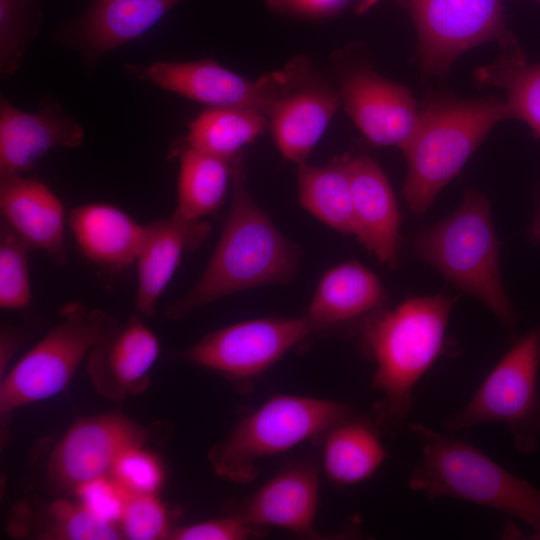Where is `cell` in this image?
<instances>
[{"label": "cell", "instance_id": "obj_1", "mask_svg": "<svg viewBox=\"0 0 540 540\" xmlns=\"http://www.w3.org/2000/svg\"><path fill=\"white\" fill-rule=\"evenodd\" d=\"M454 301L442 293L412 297L361 322V344L376 366L371 385L381 394L373 407L380 431L409 428L414 389L444 350Z\"/></svg>", "mask_w": 540, "mask_h": 540}, {"label": "cell", "instance_id": "obj_2", "mask_svg": "<svg viewBox=\"0 0 540 540\" xmlns=\"http://www.w3.org/2000/svg\"><path fill=\"white\" fill-rule=\"evenodd\" d=\"M297 259L295 246L252 200L241 153L232 159L231 206L216 248L196 284L164 313L180 319L235 292L285 282Z\"/></svg>", "mask_w": 540, "mask_h": 540}, {"label": "cell", "instance_id": "obj_3", "mask_svg": "<svg viewBox=\"0 0 540 540\" xmlns=\"http://www.w3.org/2000/svg\"><path fill=\"white\" fill-rule=\"evenodd\" d=\"M508 119L504 100L441 95L420 108L418 127L401 149L407 173L403 195L409 209L424 214L460 172L493 127Z\"/></svg>", "mask_w": 540, "mask_h": 540}, {"label": "cell", "instance_id": "obj_4", "mask_svg": "<svg viewBox=\"0 0 540 540\" xmlns=\"http://www.w3.org/2000/svg\"><path fill=\"white\" fill-rule=\"evenodd\" d=\"M409 430L421 449L410 489L430 498L453 497L493 508L522 520L540 539V489L450 432L419 423L410 424Z\"/></svg>", "mask_w": 540, "mask_h": 540}, {"label": "cell", "instance_id": "obj_5", "mask_svg": "<svg viewBox=\"0 0 540 540\" xmlns=\"http://www.w3.org/2000/svg\"><path fill=\"white\" fill-rule=\"evenodd\" d=\"M414 249L447 281L487 305L503 324L514 325L500 274V242L485 196L467 189L455 211L418 235Z\"/></svg>", "mask_w": 540, "mask_h": 540}, {"label": "cell", "instance_id": "obj_6", "mask_svg": "<svg viewBox=\"0 0 540 540\" xmlns=\"http://www.w3.org/2000/svg\"><path fill=\"white\" fill-rule=\"evenodd\" d=\"M352 415L353 409L345 403L276 394L242 418L221 442L210 449L208 459L219 477L235 483H247L255 478L261 459L324 435Z\"/></svg>", "mask_w": 540, "mask_h": 540}, {"label": "cell", "instance_id": "obj_7", "mask_svg": "<svg viewBox=\"0 0 540 540\" xmlns=\"http://www.w3.org/2000/svg\"><path fill=\"white\" fill-rule=\"evenodd\" d=\"M101 309L73 302L56 324L4 375L0 384L1 423L17 409L62 392L89 354L119 328Z\"/></svg>", "mask_w": 540, "mask_h": 540}, {"label": "cell", "instance_id": "obj_8", "mask_svg": "<svg viewBox=\"0 0 540 540\" xmlns=\"http://www.w3.org/2000/svg\"><path fill=\"white\" fill-rule=\"evenodd\" d=\"M539 365L540 324L513 344L471 400L443 421V429L453 433L500 422L519 451L533 454L540 434Z\"/></svg>", "mask_w": 540, "mask_h": 540}, {"label": "cell", "instance_id": "obj_9", "mask_svg": "<svg viewBox=\"0 0 540 540\" xmlns=\"http://www.w3.org/2000/svg\"><path fill=\"white\" fill-rule=\"evenodd\" d=\"M303 57L285 67L251 81L212 59L175 62L155 61L149 65L126 64V73L149 81L163 90L181 95L208 107H246L267 114L274 102L309 71Z\"/></svg>", "mask_w": 540, "mask_h": 540}, {"label": "cell", "instance_id": "obj_10", "mask_svg": "<svg viewBox=\"0 0 540 540\" xmlns=\"http://www.w3.org/2000/svg\"><path fill=\"white\" fill-rule=\"evenodd\" d=\"M503 1L402 0L415 25L421 68L444 76L461 54L478 45L519 47L505 24Z\"/></svg>", "mask_w": 540, "mask_h": 540}, {"label": "cell", "instance_id": "obj_11", "mask_svg": "<svg viewBox=\"0 0 540 540\" xmlns=\"http://www.w3.org/2000/svg\"><path fill=\"white\" fill-rule=\"evenodd\" d=\"M315 331L306 315L251 319L207 334L178 358L229 380L244 381L264 373Z\"/></svg>", "mask_w": 540, "mask_h": 540}, {"label": "cell", "instance_id": "obj_12", "mask_svg": "<svg viewBox=\"0 0 540 540\" xmlns=\"http://www.w3.org/2000/svg\"><path fill=\"white\" fill-rule=\"evenodd\" d=\"M163 432L159 424L146 426L119 411L81 417L51 452L48 478L59 490L73 492L86 481L109 475L126 450L157 442Z\"/></svg>", "mask_w": 540, "mask_h": 540}, {"label": "cell", "instance_id": "obj_13", "mask_svg": "<svg viewBox=\"0 0 540 540\" xmlns=\"http://www.w3.org/2000/svg\"><path fill=\"white\" fill-rule=\"evenodd\" d=\"M183 0H92L76 18L61 25L55 39L76 50L87 68L154 27Z\"/></svg>", "mask_w": 540, "mask_h": 540}, {"label": "cell", "instance_id": "obj_14", "mask_svg": "<svg viewBox=\"0 0 540 540\" xmlns=\"http://www.w3.org/2000/svg\"><path fill=\"white\" fill-rule=\"evenodd\" d=\"M339 96L352 121L373 145L402 149L418 127L420 107L409 89L369 69L346 76Z\"/></svg>", "mask_w": 540, "mask_h": 540}, {"label": "cell", "instance_id": "obj_15", "mask_svg": "<svg viewBox=\"0 0 540 540\" xmlns=\"http://www.w3.org/2000/svg\"><path fill=\"white\" fill-rule=\"evenodd\" d=\"M83 127L48 97L37 112H25L0 99V176L23 174L54 148L82 145Z\"/></svg>", "mask_w": 540, "mask_h": 540}, {"label": "cell", "instance_id": "obj_16", "mask_svg": "<svg viewBox=\"0 0 540 540\" xmlns=\"http://www.w3.org/2000/svg\"><path fill=\"white\" fill-rule=\"evenodd\" d=\"M136 312L86 359L93 388L106 399L121 402L146 391L160 345L157 336Z\"/></svg>", "mask_w": 540, "mask_h": 540}, {"label": "cell", "instance_id": "obj_17", "mask_svg": "<svg viewBox=\"0 0 540 540\" xmlns=\"http://www.w3.org/2000/svg\"><path fill=\"white\" fill-rule=\"evenodd\" d=\"M349 174L354 234L381 264L395 267L401 214L391 184L367 154L345 157Z\"/></svg>", "mask_w": 540, "mask_h": 540}, {"label": "cell", "instance_id": "obj_18", "mask_svg": "<svg viewBox=\"0 0 540 540\" xmlns=\"http://www.w3.org/2000/svg\"><path fill=\"white\" fill-rule=\"evenodd\" d=\"M319 489L318 471L313 464H291L269 479L233 514L256 528L277 527L310 537L315 535Z\"/></svg>", "mask_w": 540, "mask_h": 540}, {"label": "cell", "instance_id": "obj_19", "mask_svg": "<svg viewBox=\"0 0 540 540\" xmlns=\"http://www.w3.org/2000/svg\"><path fill=\"white\" fill-rule=\"evenodd\" d=\"M340 96L312 73L281 95L267 114L268 126L282 155L300 165L322 138Z\"/></svg>", "mask_w": 540, "mask_h": 540}, {"label": "cell", "instance_id": "obj_20", "mask_svg": "<svg viewBox=\"0 0 540 540\" xmlns=\"http://www.w3.org/2000/svg\"><path fill=\"white\" fill-rule=\"evenodd\" d=\"M211 225L188 220L176 213L145 225L143 242L136 260L137 291L135 312L151 317L155 305L172 279L183 254L200 246Z\"/></svg>", "mask_w": 540, "mask_h": 540}, {"label": "cell", "instance_id": "obj_21", "mask_svg": "<svg viewBox=\"0 0 540 540\" xmlns=\"http://www.w3.org/2000/svg\"><path fill=\"white\" fill-rule=\"evenodd\" d=\"M0 209L1 219L31 247L66 263L64 205L45 183L23 174L0 176Z\"/></svg>", "mask_w": 540, "mask_h": 540}, {"label": "cell", "instance_id": "obj_22", "mask_svg": "<svg viewBox=\"0 0 540 540\" xmlns=\"http://www.w3.org/2000/svg\"><path fill=\"white\" fill-rule=\"evenodd\" d=\"M82 253L94 264L118 272L136 263L145 225L120 208L90 203L73 208L67 219Z\"/></svg>", "mask_w": 540, "mask_h": 540}, {"label": "cell", "instance_id": "obj_23", "mask_svg": "<svg viewBox=\"0 0 540 540\" xmlns=\"http://www.w3.org/2000/svg\"><path fill=\"white\" fill-rule=\"evenodd\" d=\"M385 300L376 274L358 261H347L323 275L306 316L316 331L344 326L364 321L381 310Z\"/></svg>", "mask_w": 540, "mask_h": 540}, {"label": "cell", "instance_id": "obj_24", "mask_svg": "<svg viewBox=\"0 0 540 540\" xmlns=\"http://www.w3.org/2000/svg\"><path fill=\"white\" fill-rule=\"evenodd\" d=\"M380 430L365 417H351L325 432L323 467L330 481L339 486L369 479L387 457Z\"/></svg>", "mask_w": 540, "mask_h": 540}, {"label": "cell", "instance_id": "obj_25", "mask_svg": "<svg viewBox=\"0 0 540 540\" xmlns=\"http://www.w3.org/2000/svg\"><path fill=\"white\" fill-rule=\"evenodd\" d=\"M481 86L505 92L507 117L526 123L540 138V61L528 64L520 47L505 49L491 63L478 67Z\"/></svg>", "mask_w": 540, "mask_h": 540}, {"label": "cell", "instance_id": "obj_26", "mask_svg": "<svg viewBox=\"0 0 540 540\" xmlns=\"http://www.w3.org/2000/svg\"><path fill=\"white\" fill-rule=\"evenodd\" d=\"M267 126L266 116L251 108L208 107L190 122L185 146L231 160Z\"/></svg>", "mask_w": 540, "mask_h": 540}, {"label": "cell", "instance_id": "obj_27", "mask_svg": "<svg viewBox=\"0 0 540 540\" xmlns=\"http://www.w3.org/2000/svg\"><path fill=\"white\" fill-rule=\"evenodd\" d=\"M232 178V159L226 160L189 147L179 153L177 215L200 220L222 204Z\"/></svg>", "mask_w": 540, "mask_h": 540}, {"label": "cell", "instance_id": "obj_28", "mask_svg": "<svg viewBox=\"0 0 540 540\" xmlns=\"http://www.w3.org/2000/svg\"><path fill=\"white\" fill-rule=\"evenodd\" d=\"M301 205L320 221L344 234H354L352 194L345 157L325 167L298 165Z\"/></svg>", "mask_w": 540, "mask_h": 540}, {"label": "cell", "instance_id": "obj_29", "mask_svg": "<svg viewBox=\"0 0 540 540\" xmlns=\"http://www.w3.org/2000/svg\"><path fill=\"white\" fill-rule=\"evenodd\" d=\"M40 539L119 540V526L100 519L77 500L57 499L49 503L35 524Z\"/></svg>", "mask_w": 540, "mask_h": 540}, {"label": "cell", "instance_id": "obj_30", "mask_svg": "<svg viewBox=\"0 0 540 540\" xmlns=\"http://www.w3.org/2000/svg\"><path fill=\"white\" fill-rule=\"evenodd\" d=\"M42 0H0V74L13 76L43 20Z\"/></svg>", "mask_w": 540, "mask_h": 540}, {"label": "cell", "instance_id": "obj_31", "mask_svg": "<svg viewBox=\"0 0 540 540\" xmlns=\"http://www.w3.org/2000/svg\"><path fill=\"white\" fill-rule=\"evenodd\" d=\"M31 246L4 220L0 226V306L21 310L31 302L28 256Z\"/></svg>", "mask_w": 540, "mask_h": 540}, {"label": "cell", "instance_id": "obj_32", "mask_svg": "<svg viewBox=\"0 0 540 540\" xmlns=\"http://www.w3.org/2000/svg\"><path fill=\"white\" fill-rule=\"evenodd\" d=\"M123 539H169L168 511L158 494H128L118 523Z\"/></svg>", "mask_w": 540, "mask_h": 540}, {"label": "cell", "instance_id": "obj_33", "mask_svg": "<svg viewBox=\"0 0 540 540\" xmlns=\"http://www.w3.org/2000/svg\"><path fill=\"white\" fill-rule=\"evenodd\" d=\"M109 475L128 494H158L165 481L162 461L146 445L126 450Z\"/></svg>", "mask_w": 540, "mask_h": 540}, {"label": "cell", "instance_id": "obj_34", "mask_svg": "<svg viewBox=\"0 0 540 540\" xmlns=\"http://www.w3.org/2000/svg\"><path fill=\"white\" fill-rule=\"evenodd\" d=\"M76 500L100 519L118 525L128 493L110 476L94 478L72 492Z\"/></svg>", "mask_w": 540, "mask_h": 540}, {"label": "cell", "instance_id": "obj_35", "mask_svg": "<svg viewBox=\"0 0 540 540\" xmlns=\"http://www.w3.org/2000/svg\"><path fill=\"white\" fill-rule=\"evenodd\" d=\"M253 527L235 514L173 528L170 540H243L260 535Z\"/></svg>", "mask_w": 540, "mask_h": 540}, {"label": "cell", "instance_id": "obj_36", "mask_svg": "<svg viewBox=\"0 0 540 540\" xmlns=\"http://www.w3.org/2000/svg\"><path fill=\"white\" fill-rule=\"evenodd\" d=\"M348 0H266L269 7L277 12L306 17H324L338 12ZM356 11L366 12L378 0H358Z\"/></svg>", "mask_w": 540, "mask_h": 540}, {"label": "cell", "instance_id": "obj_37", "mask_svg": "<svg viewBox=\"0 0 540 540\" xmlns=\"http://www.w3.org/2000/svg\"><path fill=\"white\" fill-rule=\"evenodd\" d=\"M530 235L540 243V202L537 205L534 218L529 227Z\"/></svg>", "mask_w": 540, "mask_h": 540}, {"label": "cell", "instance_id": "obj_38", "mask_svg": "<svg viewBox=\"0 0 540 540\" xmlns=\"http://www.w3.org/2000/svg\"><path fill=\"white\" fill-rule=\"evenodd\" d=\"M540 3V0H537Z\"/></svg>", "mask_w": 540, "mask_h": 540}]
</instances>
